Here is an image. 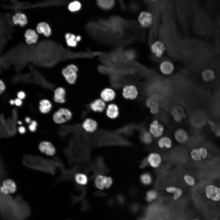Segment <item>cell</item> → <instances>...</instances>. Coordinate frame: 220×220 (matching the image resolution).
I'll list each match as a JSON object with an SVG mask.
<instances>
[{
    "label": "cell",
    "instance_id": "6da1fadb",
    "mask_svg": "<svg viewBox=\"0 0 220 220\" xmlns=\"http://www.w3.org/2000/svg\"><path fill=\"white\" fill-rule=\"evenodd\" d=\"M0 212L2 220H26L30 215L31 210L20 195L13 198L1 193Z\"/></svg>",
    "mask_w": 220,
    "mask_h": 220
},
{
    "label": "cell",
    "instance_id": "7a4b0ae2",
    "mask_svg": "<svg viewBox=\"0 0 220 220\" xmlns=\"http://www.w3.org/2000/svg\"><path fill=\"white\" fill-rule=\"evenodd\" d=\"M68 161L71 163H86L91 157V147L78 141L73 139L64 150Z\"/></svg>",
    "mask_w": 220,
    "mask_h": 220
},
{
    "label": "cell",
    "instance_id": "3957f363",
    "mask_svg": "<svg viewBox=\"0 0 220 220\" xmlns=\"http://www.w3.org/2000/svg\"><path fill=\"white\" fill-rule=\"evenodd\" d=\"M24 161V164L29 167L53 174L58 165L54 161L32 155L25 156Z\"/></svg>",
    "mask_w": 220,
    "mask_h": 220
},
{
    "label": "cell",
    "instance_id": "277c9868",
    "mask_svg": "<svg viewBox=\"0 0 220 220\" xmlns=\"http://www.w3.org/2000/svg\"><path fill=\"white\" fill-rule=\"evenodd\" d=\"M91 163L92 172L93 174L91 178H94L99 174L104 175L108 173L109 170L107 166L104 159L101 156L97 157Z\"/></svg>",
    "mask_w": 220,
    "mask_h": 220
},
{
    "label": "cell",
    "instance_id": "5b68a950",
    "mask_svg": "<svg viewBox=\"0 0 220 220\" xmlns=\"http://www.w3.org/2000/svg\"><path fill=\"white\" fill-rule=\"evenodd\" d=\"M72 115V112L69 109L61 107L53 113L52 118L55 123L61 124L70 121Z\"/></svg>",
    "mask_w": 220,
    "mask_h": 220
},
{
    "label": "cell",
    "instance_id": "8992f818",
    "mask_svg": "<svg viewBox=\"0 0 220 220\" xmlns=\"http://www.w3.org/2000/svg\"><path fill=\"white\" fill-rule=\"evenodd\" d=\"M78 72L77 67L73 64H70L62 69V73L68 83L73 84L77 80Z\"/></svg>",
    "mask_w": 220,
    "mask_h": 220
},
{
    "label": "cell",
    "instance_id": "52a82bcc",
    "mask_svg": "<svg viewBox=\"0 0 220 220\" xmlns=\"http://www.w3.org/2000/svg\"><path fill=\"white\" fill-rule=\"evenodd\" d=\"M137 21L140 27L148 28L152 25L153 17L152 13L148 11L143 10L140 12L137 17Z\"/></svg>",
    "mask_w": 220,
    "mask_h": 220
},
{
    "label": "cell",
    "instance_id": "ba28073f",
    "mask_svg": "<svg viewBox=\"0 0 220 220\" xmlns=\"http://www.w3.org/2000/svg\"><path fill=\"white\" fill-rule=\"evenodd\" d=\"M150 49L152 55L157 59L161 58L164 55L166 50V47L162 41L156 40L151 44Z\"/></svg>",
    "mask_w": 220,
    "mask_h": 220
},
{
    "label": "cell",
    "instance_id": "9c48e42d",
    "mask_svg": "<svg viewBox=\"0 0 220 220\" xmlns=\"http://www.w3.org/2000/svg\"><path fill=\"white\" fill-rule=\"evenodd\" d=\"M63 166L61 167L62 172L58 181H68L73 179L75 174L79 172L80 170L82 169V167L80 165H76L68 170H66L63 168Z\"/></svg>",
    "mask_w": 220,
    "mask_h": 220
},
{
    "label": "cell",
    "instance_id": "30bf717a",
    "mask_svg": "<svg viewBox=\"0 0 220 220\" xmlns=\"http://www.w3.org/2000/svg\"><path fill=\"white\" fill-rule=\"evenodd\" d=\"M175 68L174 63L171 61L167 59L162 61L158 65L159 72L165 75H169L172 74L174 73Z\"/></svg>",
    "mask_w": 220,
    "mask_h": 220
},
{
    "label": "cell",
    "instance_id": "8fae6325",
    "mask_svg": "<svg viewBox=\"0 0 220 220\" xmlns=\"http://www.w3.org/2000/svg\"><path fill=\"white\" fill-rule=\"evenodd\" d=\"M123 97L126 100H133L136 98L138 95L136 87L133 85L125 86L122 89Z\"/></svg>",
    "mask_w": 220,
    "mask_h": 220
},
{
    "label": "cell",
    "instance_id": "7c38bea8",
    "mask_svg": "<svg viewBox=\"0 0 220 220\" xmlns=\"http://www.w3.org/2000/svg\"><path fill=\"white\" fill-rule=\"evenodd\" d=\"M16 189L17 186L15 182L11 179H8L3 182L0 190L1 193L8 195L9 193H15Z\"/></svg>",
    "mask_w": 220,
    "mask_h": 220
},
{
    "label": "cell",
    "instance_id": "4fadbf2b",
    "mask_svg": "<svg viewBox=\"0 0 220 220\" xmlns=\"http://www.w3.org/2000/svg\"><path fill=\"white\" fill-rule=\"evenodd\" d=\"M207 198L215 201L220 200V188L213 185L207 186L205 189Z\"/></svg>",
    "mask_w": 220,
    "mask_h": 220
},
{
    "label": "cell",
    "instance_id": "5bb4252c",
    "mask_svg": "<svg viewBox=\"0 0 220 220\" xmlns=\"http://www.w3.org/2000/svg\"><path fill=\"white\" fill-rule=\"evenodd\" d=\"M39 151L49 156H53L56 152V149L51 142L43 141L40 143L38 146Z\"/></svg>",
    "mask_w": 220,
    "mask_h": 220
},
{
    "label": "cell",
    "instance_id": "9a60e30c",
    "mask_svg": "<svg viewBox=\"0 0 220 220\" xmlns=\"http://www.w3.org/2000/svg\"><path fill=\"white\" fill-rule=\"evenodd\" d=\"M83 130L88 133H93L97 131L98 125L97 122L91 118H87L83 121L81 125Z\"/></svg>",
    "mask_w": 220,
    "mask_h": 220
},
{
    "label": "cell",
    "instance_id": "2e32d148",
    "mask_svg": "<svg viewBox=\"0 0 220 220\" xmlns=\"http://www.w3.org/2000/svg\"><path fill=\"white\" fill-rule=\"evenodd\" d=\"M25 42L29 45L36 44L38 39L39 35L36 31L32 29L27 30L24 34Z\"/></svg>",
    "mask_w": 220,
    "mask_h": 220
},
{
    "label": "cell",
    "instance_id": "e0dca14e",
    "mask_svg": "<svg viewBox=\"0 0 220 220\" xmlns=\"http://www.w3.org/2000/svg\"><path fill=\"white\" fill-rule=\"evenodd\" d=\"M66 91L63 87L56 88L53 92V100L57 103L63 104L66 101Z\"/></svg>",
    "mask_w": 220,
    "mask_h": 220
},
{
    "label": "cell",
    "instance_id": "ac0fdd59",
    "mask_svg": "<svg viewBox=\"0 0 220 220\" xmlns=\"http://www.w3.org/2000/svg\"><path fill=\"white\" fill-rule=\"evenodd\" d=\"M146 158L149 166L153 168H157L161 165L162 162L161 157L157 153H151Z\"/></svg>",
    "mask_w": 220,
    "mask_h": 220
},
{
    "label": "cell",
    "instance_id": "d6986e66",
    "mask_svg": "<svg viewBox=\"0 0 220 220\" xmlns=\"http://www.w3.org/2000/svg\"><path fill=\"white\" fill-rule=\"evenodd\" d=\"M163 130V126L156 120L152 121L150 125V133L154 137L158 138L161 136Z\"/></svg>",
    "mask_w": 220,
    "mask_h": 220
},
{
    "label": "cell",
    "instance_id": "ffe728a7",
    "mask_svg": "<svg viewBox=\"0 0 220 220\" xmlns=\"http://www.w3.org/2000/svg\"><path fill=\"white\" fill-rule=\"evenodd\" d=\"M107 106L105 112L107 116L111 119H115L119 115V110L118 106L115 104L109 102L106 103Z\"/></svg>",
    "mask_w": 220,
    "mask_h": 220
},
{
    "label": "cell",
    "instance_id": "44dd1931",
    "mask_svg": "<svg viewBox=\"0 0 220 220\" xmlns=\"http://www.w3.org/2000/svg\"><path fill=\"white\" fill-rule=\"evenodd\" d=\"M114 90L111 87L104 89L101 93V98L106 103L112 102L116 97Z\"/></svg>",
    "mask_w": 220,
    "mask_h": 220
},
{
    "label": "cell",
    "instance_id": "7402d4cb",
    "mask_svg": "<svg viewBox=\"0 0 220 220\" xmlns=\"http://www.w3.org/2000/svg\"><path fill=\"white\" fill-rule=\"evenodd\" d=\"M107 106L106 103L101 98L97 99L90 104V109L95 112H102L105 111Z\"/></svg>",
    "mask_w": 220,
    "mask_h": 220
},
{
    "label": "cell",
    "instance_id": "603a6c76",
    "mask_svg": "<svg viewBox=\"0 0 220 220\" xmlns=\"http://www.w3.org/2000/svg\"><path fill=\"white\" fill-rule=\"evenodd\" d=\"M36 31L38 34H42L46 37H49L52 30L50 25L45 22H41L37 25Z\"/></svg>",
    "mask_w": 220,
    "mask_h": 220
},
{
    "label": "cell",
    "instance_id": "cb8c5ba5",
    "mask_svg": "<svg viewBox=\"0 0 220 220\" xmlns=\"http://www.w3.org/2000/svg\"><path fill=\"white\" fill-rule=\"evenodd\" d=\"M64 38L68 46L74 47H75L77 42L80 41L81 37L79 35L76 36L71 32H67L64 35Z\"/></svg>",
    "mask_w": 220,
    "mask_h": 220
},
{
    "label": "cell",
    "instance_id": "d4e9b609",
    "mask_svg": "<svg viewBox=\"0 0 220 220\" xmlns=\"http://www.w3.org/2000/svg\"><path fill=\"white\" fill-rule=\"evenodd\" d=\"M52 105L51 101L47 99H43L39 101L38 109L40 113L47 114L51 110Z\"/></svg>",
    "mask_w": 220,
    "mask_h": 220
},
{
    "label": "cell",
    "instance_id": "484cf974",
    "mask_svg": "<svg viewBox=\"0 0 220 220\" xmlns=\"http://www.w3.org/2000/svg\"><path fill=\"white\" fill-rule=\"evenodd\" d=\"M13 23L16 25H18L21 27H25L28 24V21L26 16L24 13H17L12 18Z\"/></svg>",
    "mask_w": 220,
    "mask_h": 220
},
{
    "label": "cell",
    "instance_id": "4316f807",
    "mask_svg": "<svg viewBox=\"0 0 220 220\" xmlns=\"http://www.w3.org/2000/svg\"><path fill=\"white\" fill-rule=\"evenodd\" d=\"M165 189L167 192L172 194V198L174 200L178 199L182 194V191L181 189L174 185L167 186Z\"/></svg>",
    "mask_w": 220,
    "mask_h": 220
},
{
    "label": "cell",
    "instance_id": "83f0119b",
    "mask_svg": "<svg viewBox=\"0 0 220 220\" xmlns=\"http://www.w3.org/2000/svg\"><path fill=\"white\" fill-rule=\"evenodd\" d=\"M73 180L76 184L81 186H85L89 181V179L86 174L80 172L75 174Z\"/></svg>",
    "mask_w": 220,
    "mask_h": 220
},
{
    "label": "cell",
    "instance_id": "f1b7e54d",
    "mask_svg": "<svg viewBox=\"0 0 220 220\" xmlns=\"http://www.w3.org/2000/svg\"><path fill=\"white\" fill-rule=\"evenodd\" d=\"M156 98H150L146 102L147 106L150 108L151 113L153 114H156L159 111V104Z\"/></svg>",
    "mask_w": 220,
    "mask_h": 220
},
{
    "label": "cell",
    "instance_id": "f546056e",
    "mask_svg": "<svg viewBox=\"0 0 220 220\" xmlns=\"http://www.w3.org/2000/svg\"><path fill=\"white\" fill-rule=\"evenodd\" d=\"M174 137L178 142L181 143H184L187 140L188 135L185 130L182 129H179L175 131Z\"/></svg>",
    "mask_w": 220,
    "mask_h": 220
},
{
    "label": "cell",
    "instance_id": "4dcf8cb0",
    "mask_svg": "<svg viewBox=\"0 0 220 220\" xmlns=\"http://www.w3.org/2000/svg\"><path fill=\"white\" fill-rule=\"evenodd\" d=\"M140 182L145 186H148L152 183L153 178L151 174L146 172L142 173L139 177Z\"/></svg>",
    "mask_w": 220,
    "mask_h": 220
},
{
    "label": "cell",
    "instance_id": "1f68e13d",
    "mask_svg": "<svg viewBox=\"0 0 220 220\" xmlns=\"http://www.w3.org/2000/svg\"><path fill=\"white\" fill-rule=\"evenodd\" d=\"M139 138L142 143L146 145L151 144L153 140L152 135L151 133L145 130L141 132Z\"/></svg>",
    "mask_w": 220,
    "mask_h": 220
},
{
    "label": "cell",
    "instance_id": "d6a6232c",
    "mask_svg": "<svg viewBox=\"0 0 220 220\" xmlns=\"http://www.w3.org/2000/svg\"><path fill=\"white\" fill-rule=\"evenodd\" d=\"M172 141L168 137H163L160 138L158 141V145L160 148L168 149L172 146Z\"/></svg>",
    "mask_w": 220,
    "mask_h": 220
},
{
    "label": "cell",
    "instance_id": "836d02e7",
    "mask_svg": "<svg viewBox=\"0 0 220 220\" xmlns=\"http://www.w3.org/2000/svg\"><path fill=\"white\" fill-rule=\"evenodd\" d=\"M105 176L103 174L97 175L94 178V184L95 186L100 190L105 189Z\"/></svg>",
    "mask_w": 220,
    "mask_h": 220
},
{
    "label": "cell",
    "instance_id": "e575fe53",
    "mask_svg": "<svg viewBox=\"0 0 220 220\" xmlns=\"http://www.w3.org/2000/svg\"><path fill=\"white\" fill-rule=\"evenodd\" d=\"M97 1L98 6L105 9L112 8L114 4V0H97Z\"/></svg>",
    "mask_w": 220,
    "mask_h": 220
},
{
    "label": "cell",
    "instance_id": "d590c367",
    "mask_svg": "<svg viewBox=\"0 0 220 220\" xmlns=\"http://www.w3.org/2000/svg\"><path fill=\"white\" fill-rule=\"evenodd\" d=\"M158 194L157 191L154 189L148 191L145 195V200L148 203H151L157 198Z\"/></svg>",
    "mask_w": 220,
    "mask_h": 220
},
{
    "label": "cell",
    "instance_id": "8d00e7d4",
    "mask_svg": "<svg viewBox=\"0 0 220 220\" xmlns=\"http://www.w3.org/2000/svg\"><path fill=\"white\" fill-rule=\"evenodd\" d=\"M202 75L203 80L206 82L212 80L215 77L213 72L210 69H206L204 71Z\"/></svg>",
    "mask_w": 220,
    "mask_h": 220
},
{
    "label": "cell",
    "instance_id": "74e56055",
    "mask_svg": "<svg viewBox=\"0 0 220 220\" xmlns=\"http://www.w3.org/2000/svg\"><path fill=\"white\" fill-rule=\"evenodd\" d=\"M86 192H84L81 193L79 195L75 196L72 195L71 196V200L72 204H74L76 203H78L81 201H83L85 198L86 195Z\"/></svg>",
    "mask_w": 220,
    "mask_h": 220
},
{
    "label": "cell",
    "instance_id": "f35d334b",
    "mask_svg": "<svg viewBox=\"0 0 220 220\" xmlns=\"http://www.w3.org/2000/svg\"><path fill=\"white\" fill-rule=\"evenodd\" d=\"M81 7L80 3L77 1H75L71 3L68 6L69 9L72 12H75L79 10Z\"/></svg>",
    "mask_w": 220,
    "mask_h": 220
},
{
    "label": "cell",
    "instance_id": "ab89813d",
    "mask_svg": "<svg viewBox=\"0 0 220 220\" xmlns=\"http://www.w3.org/2000/svg\"><path fill=\"white\" fill-rule=\"evenodd\" d=\"M179 109L175 108L172 111V114L174 119L177 122H179L181 121L183 118L182 113H181Z\"/></svg>",
    "mask_w": 220,
    "mask_h": 220
},
{
    "label": "cell",
    "instance_id": "60d3db41",
    "mask_svg": "<svg viewBox=\"0 0 220 220\" xmlns=\"http://www.w3.org/2000/svg\"><path fill=\"white\" fill-rule=\"evenodd\" d=\"M191 155L193 159L196 161L200 160L202 157L199 149H197L193 150L191 153Z\"/></svg>",
    "mask_w": 220,
    "mask_h": 220
},
{
    "label": "cell",
    "instance_id": "b9f144b4",
    "mask_svg": "<svg viewBox=\"0 0 220 220\" xmlns=\"http://www.w3.org/2000/svg\"><path fill=\"white\" fill-rule=\"evenodd\" d=\"M116 201L120 205L124 204L125 200L124 196L121 193L117 194L115 197Z\"/></svg>",
    "mask_w": 220,
    "mask_h": 220
},
{
    "label": "cell",
    "instance_id": "7bdbcfd3",
    "mask_svg": "<svg viewBox=\"0 0 220 220\" xmlns=\"http://www.w3.org/2000/svg\"><path fill=\"white\" fill-rule=\"evenodd\" d=\"M184 179L186 183L189 185L193 186L195 184V181L194 178L189 175H185Z\"/></svg>",
    "mask_w": 220,
    "mask_h": 220
},
{
    "label": "cell",
    "instance_id": "ee69618b",
    "mask_svg": "<svg viewBox=\"0 0 220 220\" xmlns=\"http://www.w3.org/2000/svg\"><path fill=\"white\" fill-rule=\"evenodd\" d=\"M113 183L112 178L109 176H105V189H108L110 188L112 186Z\"/></svg>",
    "mask_w": 220,
    "mask_h": 220
},
{
    "label": "cell",
    "instance_id": "f6af8a7d",
    "mask_svg": "<svg viewBox=\"0 0 220 220\" xmlns=\"http://www.w3.org/2000/svg\"><path fill=\"white\" fill-rule=\"evenodd\" d=\"M90 208L89 203L88 200L84 199L82 202L81 207V210L83 211H88Z\"/></svg>",
    "mask_w": 220,
    "mask_h": 220
},
{
    "label": "cell",
    "instance_id": "bcb514c9",
    "mask_svg": "<svg viewBox=\"0 0 220 220\" xmlns=\"http://www.w3.org/2000/svg\"><path fill=\"white\" fill-rule=\"evenodd\" d=\"M26 96V94L25 92L23 90H20L17 92L16 94L17 97L22 100H24Z\"/></svg>",
    "mask_w": 220,
    "mask_h": 220
},
{
    "label": "cell",
    "instance_id": "7dc6e473",
    "mask_svg": "<svg viewBox=\"0 0 220 220\" xmlns=\"http://www.w3.org/2000/svg\"><path fill=\"white\" fill-rule=\"evenodd\" d=\"M6 88V85L4 82L1 79H0V94H2L5 91Z\"/></svg>",
    "mask_w": 220,
    "mask_h": 220
},
{
    "label": "cell",
    "instance_id": "c3c4849f",
    "mask_svg": "<svg viewBox=\"0 0 220 220\" xmlns=\"http://www.w3.org/2000/svg\"><path fill=\"white\" fill-rule=\"evenodd\" d=\"M149 166L146 157L141 162L139 165L140 168L143 169Z\"/></svg>",
    "mask_w": 220,
    "mask_h": 220
},
{
    "label": "cell",
    "instance_id": "681fc988",
    "mask_svg": "<svg viewBox=\"0 0 220 220\" xmlns=\"http://www.w3.org/2000/svg\"><path fill=\"white\" fill-rule=\"evenodd\" d=\"M94 195L97 197H104L106 196V194L101 190L95 191L94 193Z\"/></svg>",
    "mask_w": 220,
    "mask_h": 220
},
{
    "label": "cell",
    "instance_id": "f907efd6",
    "mask_svg": "<svg viewBox=\"0 0 220 220\" xmlns=\"http://www.w3.org/2000/svg\"><path fill=\"white\" fill-rule=\"evenodd\" d=\"M115 198L112 197L109 198L107 200V205L110 207H113L115 205Z\"/></svg>",
    "mask_w": 220,
    "mask_h": 220
},
{
    "label": "cell",
    "instance_id": "816d5d0a",
    "mask_svg": "<svg viewBox=\"0 0 220 220\" xmlns=\"http://www.w3.org/2000/svg\"><path fill=\"white\" fill-rule=\"evenodd\" d=\"M199 150L201 157L204 159L205 158L207 155V152L206 148H200Z\"/></svg>",
    "mask_w": 220,
    "mask_h": 220
},
{
    "label": "cell",
    "instance_id": "f5cc1de1",
    "mask_svg": "<svg viewBox=\"0 0 220 220\" xmlns=\"http://www.w3.org/2000/svg\"><path fill=\"white\" fill-rule=\"evenodd\" d=\"M15 100V105L17 107H20L23 104L22 100L16 97L14 99Z\"/></svg>",
    "mask_w": 220,
    "mask_h": 220
},
{
    "label": "cell",
    "instance_id": "db71d44e",
    "mask_svg": "<svg viewBox=\"0 0 220 220\" xmlns=\"http://www.w3.org/2000/svg\"><path fill=\"white\" fill-rule=\"evenodd\" d=\"M18 131L20 134H24L26 132V129L24 126L21 125L18 128Z\"/></svg>",
    "mask_w": 220,
    "mask_h": 220
},
{
    "label": "cell",
    "instance_id": "11a10c76",
    "mask_svg": "<svg viewBox=\"0 0 220 220\" xmlns=\"http://www.w3.org/2000/svg\"><path fill=\"white\" fill-rule=\"evenodd\" d=\"M28 128L30 132H34L36 131L37 126L30 123L28 126Z\"/></svg>",
    "mask_w": 220,
    "mask_h": 220
},
{
    "label": "cell",
    "instance_id": "9f6ffc18",
    "mask_svg": "<svg viewBox=\"0 0 220 220\" xmlns=\"http://www.w3.org/2000/svg\"><path fill=\"white\" fill-rule=\"evenodd\" d=\"M32 120L31 118L29 116H27L24 118V121L25 122L28 124L31 123Z\"/></svg>",
    "mask_w": 220,
    "mask_h": 220
},
{
    "label": "cell",
    "instance_id": "6f0895ef",
    "mask_svg": "<svg viewBox=\"0 0 220 220\" xmlns=\"http://www.w3.org/2000/svg\"><path fill=\"white\" fill-rule=\"evenodd\" d=\"M9 103L10 105H15V100L14 99H11L9 101Z\"/></svg>",
    "mask_w": 220,
    "mask_h": 220
},
{
    "label": "cell",
    "instance_id": "680465c9",
    "mask_svg": "<svg viewBox=\"0 0 220 220\" xmlns=\"http://www.w3.org/2000/svg\"><path fill=\"white\" fill-rule=\"evenodd\" d=\"M17 124L20 126L22 125L23 124V122L20 120H18L17 122Z\"/></svg>",
    "mask_w": 220,
    "mask_h": 220
},
{
    "label": "cell",
    "instance_id": "91938a15",
    "mask_svg": "<svg viewBox=\"0 0 220 220\" xmlns=\"http://www.w3.org/2000/svg\"><path fill=\"white\" fill-rule=\"evenodd\" d=\"M192 220H199L197 219H193Z\"/></svg>",
    "mask_w": 220,
    "mask_h": 220
},
{
    "label": "cell",
    "instance_id": "94428289",
    "mask_svg": "<svg viewBox=\"0 0 220 220\" xmlns=\"http://www.w3.org/2000/svg\"><path fill=\"white\" fill-rule=\"evenodd\" d=\"M152 0V1H156L157 0Z\"/></svg>",
    "mask_w": 220,
    "mask_h": 220
}]
</instances>
